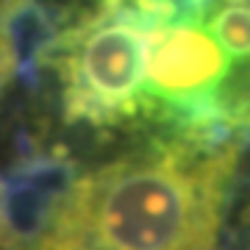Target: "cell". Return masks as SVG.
I'll return each instance as SVG.
<instances>
[{
    "label": "cell",
    "mask_w": 250,
    "mask_h": 250,
    "mask_svg": "<svg viewBox=\"0 0 250 250\" xmlns=\"http://www.w3.org/2000/svg\"><path fill=\"white\" fill-rule=\"evenodd\" d=\"M239 153V139H153L67 181L25 250H220Z\"/></svg>",
    "instance_id": "obj_1"
},
{
    "label": "cell",
    "mask_w": 250,
    "mask_h": 250,
    "mask_svg": "<svg viewBox=\"0 0 250 250\" xmlns=\"http://www.w3.org/2000/svg\"><path fill=\"white\" fill-rule=\"evenodd\" d=\"M178 14V0H89L67 25L56 28L36 64L56 72L64 120L89 128L150 120L147 36Z\"/></svg>",
    "instance_id": "obj_2"
},
{
    "label": "cell",
    "mask_w": 250,
    "mask_h": 250,
    "mask_svg": "<svg viewBox=\"0 0 250 250\" xmlns=\"http://www.w3.org/2000/svg\"><path fill=\"white\" fill-rule=\"evenodd\" d=\"M203 22L225 53L250 67V0H211Z\"/></svg>",
    "instance_id": "obj_3"
}]
</instances>
